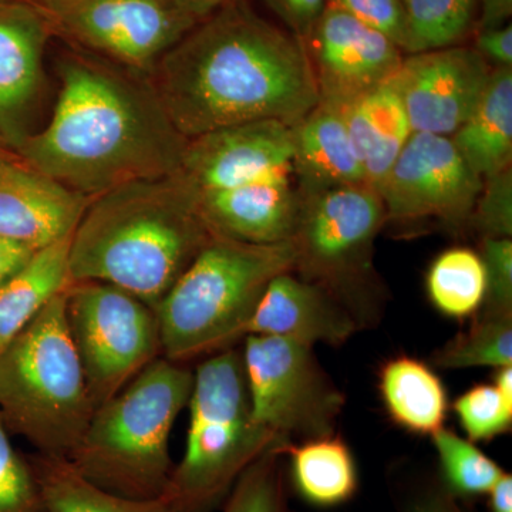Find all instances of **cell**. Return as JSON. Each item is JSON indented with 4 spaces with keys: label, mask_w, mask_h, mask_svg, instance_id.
Segmentation results:
<instances>
[{
    "label": "cell",
    "mask_w": 512,
    "mask_h": 512,
    "mask_svg": "<svg viewBox=\"0 0 512 512\" xmlns=\"http://www.w3.org/2000/svg\"><path fill=\"white\" fill-rule=\"evenodd\" d=\"M147 80L188 140L254 121L291 127L319 103L302 40L245 0L201 20Z\"/></svg>",
    "instance_id": "6da1fadb"
},
{
    "label": "cell",
    "mask_w": 512,
    "mask_h": 512,
    "mask_svg": "<svg viewBox=\"0 0 512 512\" xmlns=\"http://www.w3.org/2000/svg\"><path fill=\"white\" fill-rule=\"evenodd\" d=\"M52 119L15 151L23 163L84 197L178 173L185 138L146 77L73 49L57 60Z\"/></svg>",
    "instance_id": "7a4b0ae2"
},
{
    "label": "cell",
    "mask_w": 512,
    "mask_h": 512,
    "mask_svg": "<svg viewBox=\"0 0 512 512\" xmlns=\"http://www.w3.org/2000/svg\"><path fill=\"white\" fill-rule=\"evenodd\" d=\"M181 171L93 198L70 238L73 284L119 286L156 311L214 238Z\"/></svg>",
    "instance_id": "3957f363"
},
{
    "label": "cell",
    "mask_w": 512,
    "mask_h": 512,
    "mask_svg": "<svg viewBox=\"0 0 512 512\" xmlns=\"http://www.w3.org/2000/svg\"><path fill=\"white\" fill-rule=\"evenodd\" d=\"M192 386L190 369L157 357L94 412L70 463L110 493L134 500L163 497L174 468L171 431Z\"/></svg>",
    "instance_id": "277c9868"
},
{
    "label": "cell",
    "mask_w": 512,
    "mask_h": 512,
    "mask_svg": "<svg viewBox=\"0 0 512 512\" xmlns=\"http://www.w3.org/2000/svg\"><path fill=\"white\" fill-rule=\"evenodd\" d=\"M67 291L0 349V416L39 456L79 447L96 406L67 323Z\"/></svg>",
    "instance_id": "5b68a950"
},
{
    "label": "cell",
    "mask_w": 512,
    "mask_h": 512,
    "mask_svg": "<svg viewBox=\"0 0 512 512\" xmlns=\"http://www.w3.org/2000/svg\"><path fill=\"white\" fill-rule=\"evenodd\" d=\"M295 259L292 239L254 245L212 238L158 303L163 357L180 363L242 339L266 285L293 271Z\"/></svg>",
    "instance_id": "8992f818"
},
{
    "label": "cell",
    "mask_w": 512,
    "mask_h": 512,
    "mask_svg": "<svg viewBox=\"0 0 512 512\" xmlns=\"http://www.w3.org/2000/svg\"><path fill=\"white\" fill-rule=\"evenodd\" d=\"M187 407L184 456L163 498L175 512H211L254 461L285 444L252 420L239 350L222 349L198 366Z\"/></svg>",
    "instance_id": "52a82bcc"
},
{
    "label": "cell",
    "mask_w": 512,
    "mask_h": 512,
    "mask_svg": "<svg viewBox=\"0 0 512 512\" xmlns=\"http://www.w3.org/2000/svg\"><path fill=\"white\" fill-rule=\"evenodd\" d=\"M386 221L382 197L370 184L301 195L293 272L329 293L359 329L382 319L384 292L373 249Z\"/></svg>",
    "instance_id": "ba28073f"
},
{
    "label": "cell",
    "mask_w": 512,
    "mask_h": 512,
    "mask_svg": "<svg viewBox=\"0 0 512 512\" xmlns=\"http://www.w3.org/2000/svg\"><path fill=\"white\" fill-rule=\"evenodd\" d=\"M244 342L252 420L285 446L335 433L346 397L313 348L271 336L249 335Z\"/></svg>",
    "instance_id": "9c48e42d"
},
{
    "label": "cell",
    "mask_w": 512,
    "mask_h": 512,
    "mask_svg": "<svg viewBox=\"0 0 512 512\" xmlns=\"http://www.w3.org/2000/svg\"><path fill=\"white\" fill-rule=\"evenodd\" d=\"M66 313L96 410L160 357L156 311L119 286L72 284Z\"/></svg>",
    "instance_id": "30bf717a"
},
{
    "label": "cell",
    "mask_w": 512,
    "mask_h": 512,
    "mask_svg": "<svg viewBox=\"0 0 512 512\" xmlns=\"http://www.w3.org/2000/svg\"><path fill=\"white\" fill-rule=\"evenodd\" d=\"M42 9L73 49L146 79L201 22L183 0H72Z\"/></svg>",
    "instance_id": "8fae6325"
},
{
    "label": "cell",
    "mask_w": 512,
    "mask_h": 512,
    "mask_svg": "<svg viewBox=\"0 0 512 512\" xmlns=\"http://www.w3.org/2000/svg\"><path fill=\"white\" fill-rule=\"evenodd\" d=\"M483 178L470 170L450 137L413 131L379 185L386 220L468 225Z\"/></svg>",
    "instance_id": "7c38bea8"
},
{
    "label": "cell",
    "mask_w": 512,
    "mask_h": 512,
    "mask_svg": "<svg viewBox=\"0 0 512 512\" xmlns=\"http://www.w3.org/2000/svg\"><path fill=\"white\" fill-rule=\"evenodd\" d=\"M319 101L345 109L396 76L403 50L342 10L326 6L305 39Z\"/></svg>",
    "instance_id": "4fadbf2b"
},
{
    "label": "cell",
    "mask_w": 512,
    "mask_h": 512,
    "mask_svg": "<svg viewBox=\"0 0 512 512\" xmlns=\"http://www.w3.org/2000/svg\"><path fill=\"white\" fill-rule=\"evenodd\" d=\"M493 67L471 46L404 55L393 77L413 131L451 137L485 92Z\"/></svg>",
    "instance_id": "5bb4252c"
},
{
    "label": "cell",
    "mask_w": 512,
    "mask_h": 512,
    "mask_svg": "<svg viewBox=\"0 0 512 512\" xmlns=\"http://www.w3.org/2000/svg\"><path fill=\"white\" fill-rule=\"evenodd\" d=\"M291 127L265 120L220 128L188 140L181 174L195 194L232 190L292 175Z\"/></svg>",
    "instance_id": "9a60e30c"
},
{
    "label": "cell",
    "mask_w": 512,
    "mask_h": 512,
    "mask_svg": "<svg viewBox=\"0 0 512 512\" xmlns=\"http://www.w3.org/2000/svg\"><path fill=\"white\" fill-rule=\"evenodd\" d=\"M52 23L32 0H0V138L12 151L29 136L26 123L45 82Z\"/></svg>",
    "instance_id": "2e32d148"
},
{
    "label": "cell",
    "mask_w": 512,
    "mask_h": 512,
    "mask_svg": "<svg viewBox=\"0 0 512 512\" xmlns=\"http://www.w3.org/2000/svg\"><path fill=\"white\" fill-rule=\"evenodd\" d=\"M90 198L77 194L20 157L0 165V235L42 249L69 238Z\"/></svg>",
    "instance_id": "e0dca14e"
},
{
    "label": "cell",
    "mask_w": 512,
    "mask_h": 512,
    "mask_svg": "<svg viewBox=\"0 0 512 512\" xmlns=\"http://www.w3.org/2000/svg\"><path fill=\"white\" fill-rule=\"evenodd\" d=\"M359 330L352 316L318 285L288 271L266 285L245 323V336H271L302 345L339 346Z\"/></svg>",
    "instance_id": "ac0fdd59"
},
{
    "label": "cell",
    "mask_w": 512,
    "mask_h": 512,
    "mask_svg": "<svg viewBox=\"0 0 512 512\" xmlns=\"http://www.w3.org/2000/svg\"><path fill=\"white\" fill-rule=\"evenodd\" d=\"M195 195L202 217L215 237L274 245L291 241L295 234L301 194L292 175Z\"/></svg>",
    "instance_id": "d6986e66"
},
{
    "label": "cell",
    "mask_w": 512,
    "mask_h": 512,
    "mask_svg": "<svg viewBox=\"0 0 512 512\" xmlns=\"http://www.w3.org/2000/svg\"><path fill=\"white\" fill-rule=\"evenodd\" d=\"M292 173L299 194L367 183L345 113L319 101L291 126Z\"/></svg>",
    "instance_id": "ffe728a7"
},
{
    "label": "cell",
    "mask_w": 512,
    "mask_h": 512,
    "mask_svg": "<svg viewBox=\"0 0 512 512\" xmlns=\"http://www.w3.org/2000/svg\"><path fill=\"white\" fill-rule=\"evenodd\" d=\"M367 183L376 190L413 134L393 79L343 109Z\"/></svg>",
    "instance_id": "44dd1931"
},
{
    "label": "cell",
    "mask_w": 512,
    "mask_h": 512,
    "mask_svg": "<svg viewBox=\"0 0 512 512\" xmlns=\"http://www.w3.org/2000/svg\"><path fill=\"white\" fill-rule=\"evenodd\" d=\"M380 399L390 420L417 436H433L447 419L448 393L433 367L417 357L399 355L379 370Z\"/></svg>",
    "instance_id": "7402d4cb"
},
{
    "label": "cell",
    "mask_w": 512,
    "mask_h": 512,
    "mask_svg": "<svg viewBox=\"0 0 512 512\" xmlns=\"http://www.w3.org/2000/svg\"><path fill=\"white\" fill-rule=\"evenodd\" d=\"M480 178L512 167V67H495L476 109L450 137Z\"/></svg>",
    "instance_id": "603a6c76"
},
{
    "label": "cell",
    "mask_w": 512,
    "mask_h": 512,
    "mask_svg": "<svg viewBox=\"0 0 512 512\" xmlns=\"http://www.w3.org/2000/svg\"><path fill=\"white\" fill-rule=\"evenodd\" d=\"M289 457L293 490L306 503L319 508L349 503L359 488L355 456L346 441L335 433L302 440L281 448Z\"/></svg>",
    "instance_id": "cb8c5ba5"
},
{
    "label": "cell",
    "mask_w": 512,
    "mask_h": 512,
    "mask_svg": "<svg viewBox=\"0 0 512 512\" xmlns=\"http://www.w3.org/2000/svg\"><path fill=\"white\" fill-rule=\"evenodd\" d=\"M70 238L37 249L28 264L0 286V349L72 286Z\"/></svg>",
    "instance_id": "d4e9b609"
},
{
    "label": "cell",
    "mask_w": 512,
    "mask_h": 512,
    "mask_svg": "<svg viewBox=\"0 0 512 512\" xmlns=\"http://www.w3.org/2000/svg\"><path fill=\"white\" fill-rule=\"evenodd\" d=\"M46 512H175L161 498L134 500L103 490L84 478L66 458H33Z\"/></svg>",
    "instance_id": "484cf974"
},
{
    "label": "cell",
    "mask_w": 512,
    "mask_h": 512,
    "mask_svg": "<svg viewBox=\"0 0 512 512\" xmlns=\"http://www.w3.org/2000/svg\"><path fill=\"white\" fill-rule=\"evenodd\" d=\"M426 289L434 308L447 318L476 316L487 291L480 252L466 247L441 252L427 272Z\"/></svg>",
    "instance_id": "4316f807"
},
{
    "label": "cell",
    "mask_w": 512,
    "mask_h": 512,
    "mask_svg": "<svg viewBox=\"0 0 512 512\" xmlns=\"http://www.w3.org/2000/svg\"><path fill=\"white\" fill-rule=\"evenodd\" d=\"M404 55L458 46L473 36L478 0H403Z\"/></svg>",
    "instance_id": "83f0119b"
},
{
    "label": "cell",
    "mask_w": 512,
    "mask_h": 512,
    "mask_svg": "<svg viewBox=\"0 0 512 512\" xmlns=\"http://www.w3.org/2000/svg\"><path fill=\"white\" fill-rule=\"evenodd\" d=\"M433 363L447 370L512 366V315L478 312L470 328L434 353Z\"/></svg>",
    "instance_id": "f1b7e54d"
},
{
    "label": "cell",
    "mask_w": 512,
    "mask_h": 512,
    "mask_svg": "<svg viewBox=\"0 0 512 512\" xmlns=\"http://www.w3.org/2000/svg\"><path fill=\"white\" fill-rule=\"evenodd\" d=\"M439 457L441 485L454 498L488 495L505 471L476 443L446 427L430 437Z\"/></svg>",
    "instance_id": "f546056e"
},
{
    "label": "cell",
    "mask_w": 512,
    "mask_h": 512,
    "mask_svg": "<svg viewBox=\"0 0 512 512\" xmlns=\"http://www.w3.org/2000/svg\"><path fill=\"white\" fill-rule=\"evenodd\" d=\"M281 447L262 454L238 478L222 512H291L286 494Z\"/></svg>",
    "instance_id": "4dcf8cb0"
},
{
    "label": "cell",
    "mask_w": 512,
    "mask_h": 512,
    "mask_svg": "<svg viewBox=\"0 0 512 512\" xmlns=\"http://www.w3.org/2000/svg\"><path fill=\"white\" fill-rule=\"evenodd\" d=\"M0 512H46L35 464L13 447L0 416Z\"/></svg>",
    "instance_id": "1f68e13d"
},
{
    "label": "cell",
    "mask_w": 512,
    "mask_h": 512,
    "mask_svg": "<svg viewBox=\"0 0 512 512\" xmlns=\"http://www.w3.org/2000/svg\"><path fill=\"white\" fill-rule=\"evenodd\" d=\"M453 407L461 429L473 443L497 439L511 430L512 402L493 383L476 384L458 396Z\"/></svg>",
    "instance_id": "d6a6232c"
},
{
    "label": "cell",
    "mask_w": 512,
    "mask_h": 512,
    "mask_svg": "<svg viewBox=\"0 0 512 512\" xmlns=\"http://www.w3.org/2000/svg\"><path fill=\"white\" fill-rule=\"evenodd\" d=\"M468 225L481 238H512V167L483 178Z\"/></svg>",
    "instance_id": "836d02e7"
},
{
    "label": "cell",
    "mask_w": 512,
    "mask_h": 512,
    "mask_svg": "<svg viewBox=\"0 0 512 512\" xmlns=\"http://www.w3.org/2000/svg\"><path fill=\"white\" fill-rule=\"evenodd\" d=\"M480 255L487 278V291L480 312L512 315V239L483 238Z\"/></svg>",
    "instance_id": "e575fe53"
},
{
    "label": "cell",
    "mask_w": 512,
    "mask_h": 512,
    "mask_svg": "<svg viewBox=\"0 0 512 512\" xmlns=\"http://www.w3.org/2000/svg\"><path fill=\"white\" fill-rule=\"evenodd\" d=\"M332 6L348 13L363 25L389 37L402 49L404 40L403 0H326Z\"/></svg>",
    "instance_id": "d590c367"
},
{
    "label": "cell",
    "mask_w": 512,
    "mask_h": 512,
    "mask_svg": "<svg viewBox=\"0 0 512 512\" xmlns=\"http://www.w3.org/2000/svg\"><path fill=\"white\" fill-rule=\"evenodd\" d=\"M292 35L305 39L326 8V0H262Z\"/></svg>",
    "instance_id": "8d00e7d4"
},
{
    "label": "cell",
    "mask_w": 512,
    "mask_h": 512,
    "mask_svg": "<svg viewBox=\"0 0 512 512\" xmlns=\"http://www.w3.org/2000/svg\"><path fill=\"white\" fill-rule=\"evenodd\" d=\"M473 49L485 62L495 67H512V26L474 30Z\"/></svg>",
    "instance_id": "74e56055"
},
{
    "label": "cell",
    "mask_w": 512,
    "mask_h": 512,
    "mask_svg": "<svg viewBox=\"0 0 512 512\" xmlns=\"http://www.w3.org/2000/svg\"><path fill=\"white\" fill-rule=\"evenodd\" d=\"M36 251L37 249L29 247L23 242L0 235V286L18 274L20 269L28 264L32 256L36 254Z\"/></svg>",
    "instance_id": "f35d334b"
},
{
    "label": "cell",
    "mask_w": 512,
    "mask_h": 512,
    "mask_svg": "<svg viewBox=\"0 0 512 512\" xmlns=\"http://www.w3.org/2000/svg\"><path fill=\"white\" fill-rule=\"evenodd\" d=\"M512 0H478L477 29L498 28L510 22Z\"/></svg>",
    "instance_id": "ab89813d"
},
{
    "label": "cell",
    "mask_w": 512,
    "mask_h": 512,
    "mask_svg": "<svg viewBox=\"0 0 512 512\" xmlns=\"http://www.w3.org/2000/svg\"><path fill=\"white\" fill-rule=\"evenodd\" d=\"M456 501L457 498L448 494L443 485H439V488H433L413 501L404 512H451Z\"/></svg>",
    "instance_id": "60d3db41"
},
{
    "label": "cell",
    "mask_w": 512,
    "mask_h": 512,
    "mask_svg": "<svg viewBox=\"0 0 512 512\" xmlns=\"http://www.w3.org/2000/svg\"><path fill=\"white\" fill-rule=\"evenodd\" d=\"M491 512H512V476L505 471L503 477L488 493Z\"/></svg>",
    "instance_id": "b9f144b4"
},
{
    "label": "cell",
    "mask_w": 512,
    "mask_h": 512,
    "mask_svg": "<svg viewBox=\"0 0 512 512\" xmlns=\"http://www.w3.org/2000/svg\"><path fill=\"white\" fill-rule=\"evenodd\" d=\"M183 2L192 13L202 20L235 0H183Z\"/></svg>",
    "instance_id": "7bdbcfd3"
},
{
    "label": "cell",
    "mask_w": 512,
    "mask_h": 512,
    "mask_svg": "<svg viewBox=\"0 0 512 512\" xmlns=\"http://www.w3.org/2000/svg\"><path fill=\"white\" fill-rule=\"evenodd\" d=\"M493 384L505 399L512 402V366L500 367L495 372Z\"/></svg>",
    "instance_id": "ee69618b"
},
{
    "label": "cell",
    "mask_w": 512,
    "mask_h": 512,
    "mask_svg": "<svg viewBox=\"0 0 512 512\" xmlns=\"http://www.w3.org/2000/svg\"><path fill=\"white\" fill-rule=\"evenodd\" d=\"M16 157H18V154L15 151L0 146V165L9 163V161L15 160Z\"/></svg>",
    "instance_id": "f6af8a7d"
},
{
    "label": "cell",
    "mask_w": 512,
    "mask_h": 512,
    "mask_svg": "<svg viewBox=\"0 0 512 512\" xmlns=\"http://www.w3.org/2000/svg\"><path fill=\"white\" fill-rule=\"evenodd\" d=\"M40 8H52V6L63 5V3L72 2V0H32Z\"/></svg>",
    "instance_id": "bcb514c9"
},
{
    "label": "cell",
    "mask_w": 512,
    "mask_h": 512,
    "mask_svg": "<svg viewBox=\"0 0 512 512\" xmlns=\"http://www.w3.org/2000/svg\"><path fill=\"white\" fill-rule=\"evenodd\" d=\"M451 512H464V511L461 510L460 505H458L457 501H456V503H454V505H453V508H451Z\"/></svg>",
    "instance_id": "7dc6e473"
}]
</instances>
